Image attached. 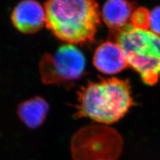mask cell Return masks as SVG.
I'll return each instance as SVG.
<instances>
[{
  "mask_svg": "<svg viewBox=\"0 0 160 160\" xmlns=\"http://www.w3.org/2000/svg\"><path fill=\"white\" fill-rule=\"evenodd\" d=\"M133 105L128 80L117 78L89 83L79 93L77 116L105 124L118 122Z\"/></svg>",
  "mask_w": 160,
  "mask_h": 160,
  "instance_id": "7a4b0ae2",
  "label": "cell"
},
{
  "mask_svg": "<svg viewBox=\"0 0 160 160\" xmlns=\"http://www.w3.org/2000/svg\"><path fill=\"white\" fill-rule=\"evenodd\" d=\"M86 58L72 44L60 46L53 53H46L39 62V73L44 84H59L75 81L82 76Z\"/></svg>",
  "mask_w": 160,
  "mask_h": 160,
  "instance_id": "5b68a950",
  "label": "cell"
},
{
  "mask_svg": "<svg viewBox=\"0 0 160 160\" xmlns=\"http://www.w3.org/2000/svg\"><path fill=\"white\" fill-rule=\"evenodd\" d=\"M149 12L143 8L135 9L132 13L130 21L133 26L137 28L149 29Z\"/></svg>",
  "mask_w": 160,
  "mask_h": 160,
  "instance_id": "30bf717a",
  "label": "cell"
},
{
  "mask_svg": "<svg viewBox=\"0 0 160 160\" xmlns=\"http://www.w3.org/2000/svg\"><path fill=\"white\" fill-rule=\"evenodd\" d=\"M117 43L128 66L139 74L143 82L150 86L156 83L160 78V36L129 23L119 32Z\"/></svg>",
  "mask_w": 160,
  "mask_h": 160,
  "instance_id": "3957f363",
  "label": "cell"
},
{
  "mask_svg": "<svg viewBox=\"0 0 160 160\" xmlns=\"http://www.w3.org/2000/svg\"><path fill=\"white\" fill-rule=\"evenodd\" d=\"M46 27L68 44L93 41L100 22L97 2L89 0H52L44 5Z\"/></svg>",
  "mask_w": 160,
  "mask_h": 160,
  "instance_id": "6da1fadb",
  "label": "cell"
},
{
  "mask_svg": "<svg viewBox=\"0 0 160 160\" xmlns=\"http://www.w3.org/2000/svg\"><path fill=\"white\" fill-rule=\"evenodd\" d=\"M93 62L98 71L107 75L118 73L128 66L122 48L112 42H104L97 48Z\"/></svg>",
  "mask_w": 160,
  "mask_h": 160,
  "instance_id": "52a82bcc",
  "label": "cell"
},
{
  "mask_svg": "<svg viewBox=\"0 0 160 160\" xmlns=\"http://www.w3.org/2000/svg\"><path fill=\"white\" fill-rule=\"evenodd\" d=\"M49 109V106L46 100L36 96L20 103L18 108V114L26 126L35 129L43 123Z\"/></svg>",
  "mask_w": 160,
  "mask_h": 160,
  "instance_id": "9c48e42d",
  "label": "cell"
},
{
  "mask_svg": "<svg viewBox=\"0 0 160 160\" xmlns=\"http://www.w3.org/2000/svg\"><path fill=\"white\" fill-rule=\"evenodd\" d=\"M123 140L112 129L89 127L75 135L71 143L73 160H116L122 152Z\"/></svg>",
  "mask_w": 160,
  "mask_h": 160,
  "instance_id": "277c9868",
  "label": "cell"
},
{
  "mask_svg": "<svg viewBox=\"0 0 160 160\" xmlns=\"http://www.w3.org/2000/svg\"><path fill=\"white\" fill-rule=\"evenodd\" d=\"M12 22L19 32L26 34L38 32L46 24L44 7L33 0H24L13 9Z\"/></svg>",
  "mask_w": 160,
  "mask_h": 160,
  "instance_id": "8992f818",
  "label": "cell"
},
{
  "mask_svg": "<svg viewBox=\"0 0 160 160\" xmlns=\"http://www.w3.org/2000/svg\"><path fill=\"white\" fill-rule=\"evenodd\" d=\"M149 30L160 36V6L156 7L149 12Z\"/></svg>",
  "mask_w": 160,
  "mask_h": 160,
  "instance_id": "8fae6325",
  "label": "cell"
},
{
  "mask_svg": "<svg viewBox=\"0 0 160 160\" xmlns=\"http://www.w3.org/2000/svg\"><path fill=\"white\" fill-rule=\"evenodd\" d=\"M134 3L122 0H110L104 3L102 17L106 26L113 30L119 32L128 25L134 12Z\"/></svg>",
  "mask_w": 160,
  "mask_h": 160,
  "instance_id": "ba28073f",
  "label": "cell"
}]
</instances>
